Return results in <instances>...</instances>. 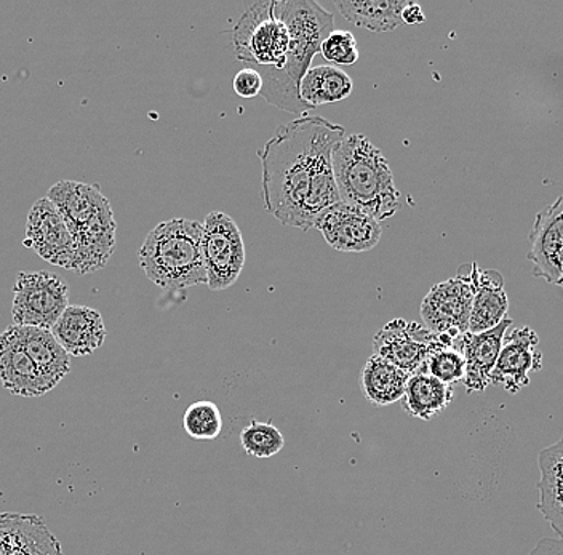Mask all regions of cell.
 <instances>
[{"mask_svg": "<svg viewBox=\"0 0 563 555\" xmlns=\"http://www.w3.org/2000/svg\"><path fill=\"white\" fill-rule=\"evenodd\" d=\"M344 126L320 115H301L280 125L258 151L264 209L284 226L314 230L317 217L340 202L333 151Z\"/></svg>", "mask_w": 563, "mask_h": 555, "instance_id": "6da1fadb", "label": "cell"}, {"mask_svg": "<svg viewBox=\"0 0 563 555\" xmlns=\"http://www.w3.org/2000/svg\"><path fill=\"white\" fill-rule=\"evenodd\" d=\"M276 16L287 26L290 36L287 62L282 69L269 66L252 69L263 79L260 97L301 118L312 108L299 98V84L311 69L314 56L320 54V45L334 31V16L314 0H276Z\"/></svg>", "mask_w": 563, "mask_h": 555, "instance_id": "7a4b0ae2", "label": "cell"}, {"mask_svg": "<svg viewBox=\"0 0 563 555\" xmlns=\"http://www.w3.org/2000/svg\"><path fill=\"white\" fill-rule=\"evenodd\" d=\"M65 218L76 251L73 273L91 274L103 269L115 251V223L111 203L101 189L87 182L63 179L48 191Z\"/></svg>", "mask_w": 563, "mask_h": 555, "instance_id": "3957f363", "label": "cell"}, {"mask_svg": "<svg viewBox=\"0 0 563 555\" xmlns=\"http://www.w3.org/2000/svg\"><path fill=\"white\" fill-rule=\"evenodd\" d=\"M333 175L341 202L350 203L376 221L396 215L400 192L385 154L367 136L354 133L334 147Z\"/></svg>", "mask_w": 563, "mask_h": 555, "instance_id": "277c9868", "label": "cell"}, {"mask_svg": "<svg viewBox=\"0 0 563 555\" xmlns=\"http://www.w3.org/2000/svg\"><path fill=\"white\" fill-rule=\"evenodd\" d=\"M202 233V224L188 218L157 224L139 252L140 266L147 279L165 290L207 286Z\"/></svg>", "mask_w": 563, "mask_h": 555, "instance_id": "5b68a950", "label": "cell"}, {"mask_svg": "<svg viewBox=\"0 0 563 555\" xmlns=\"http://www.w3.org/2000/svg\"><path fill=\"white\" fill-rule=\"evenodd\" d=\"M232 42L235 56L245 63V68H284L290 36L276 16V0L250 3L232 30Z\"/></svg>", "mask_w": 563, "mask_h": 555, "instance_id": "8992f818", "label": "cell"}, {"mask_svg": "<svg viewBox=\"0 0 563 555\" xmlns=\"http://www.w3.org/2000/svg\"><path fill=\"white\" fill-rule=\"evenodd\" d=\"M69 306V288L47 270L21 273L13 287V325L52 330Z\"/></svg>", "mask_w": 563, "mask_h": 555, "instance_id": "52a82bcc", "label": "cell"}, {"mask_svg": "<svg viewBox=\"0 0 563 555\" xmlns=\"http://www.w3.org/2000/svg\"><path fill=\"white\" fill-rule=\"evenodd\" d=\"M202 255L207 286L220 291L234 286L245 266V244L238 223L223 212H211L202 224Z\"/></svg>", "mask_w": 563, "mask_h": 555, "instance_id": "ba28073f", "label": "cell"}, {"mask_svg": "<svg viewBox=\"0 0 563 555\" xmlns=\"http://www.w3.org/2000/svg\"><path fill=\"white\" fill-rule=\"evenodd\" d=\"M455 346L449 335H438L417 322L394 319L373 338V354L413 375L442 347Z\"/></svg>", "mask_w": 563, "mask_h": 555, "instance_id": "9c48e42d", "label": "cell"}, {"mask_svg": "<svg viewBox=\"0 0 563 555\" xmlns=\"http://www.w3.org/2000/svg\"><path fill=\"white\" fill-rule=\"evenodd\" d=\"M473 301L471 265L461 266L456 277L432 287L422 300L420 314L426 329L453 340L464 335L470 332Z\"/></svg>", "mask_w": 563, "mask_h": 555, "instance_id": "30bf717a", "label": "cell"}, {"mask_svg": "<svg viewBox=\"0 0 563 555\" xmlns=\"http://www.w3.org/2000/svg\"><path fill=\"white\" fill-rule=\"evenodd\" d=\"M314 230L338 252L373 251L382 241V224L350 203L338 202L317 217Z\"/></svg>", "mask_w": 563, "mask_h": 555, "instance_id": "8fae6325", "label": "cell"}, {"mask_svg": "<svg viewBox=\"0 0 563 555\" xmlns=\"http://www.w3.org/2000/svg\"><path fill=\"white\" fill-rule=\"evenodd\" d=\"M24 245L53 266L74 270L76 251L65 218L51 199L35 200L26 221Z\"/></svg>", "mask_w": 563, "mask_h": 555, "instance_id": "7c38bea8", "label": "cell"}, {"mask_svg": "<svg viewBox=\"0 0 563 555\" xmlns=\"http://www.w3.org/2000/svg\"><path fill=\"white\" fill-rule=\"evenodd\" d=\"M537 332L530 326L510 330L503 340L501 353L496 360L490 385L503 386L506 391H522L530 382L531 371H540L543 356L538 351Z\"/></svg>", "mask_w": 563, "mask_h": 555, "instance_id": "4fadbf2b", "label": "cell"}, {"mask_svg": "<svg viewBox=\"0 0 563 555\" xmlns=\"http://www.w3.org/2000/svg\"><path fill=\"white\" fill-rule=\"evenodd\" d=\"M533 276L559 286L563 269V196L538 213L530 233Z\"/></svg>", "mask_w": 563, "mask_h": 555, "instance_id": "5bb4252c", "label": "cell"}, {"mask_svg": "<svg viewBox=\"0 0 563 555\" xmlns=\"http://www.w3.org/2000/svg\"><path fill=\"white\" fill-rule=\"evenodd\" d=\"M514 321L506 318L495 329L484 333H464L455 340V347L466 362L464 386L470 392H482L490 386L493 368L501 353L503 340Z\"/></svg>", "mask_w": 563, "mask_h": 555, "instance_id": "9a60e30c", "label": "cell"}, {"mask_svg": "<svg viewBox=\"0 0 563 555\" xmlns=\"http://www.w3.org/2000/svg\"><path fill=\"white\" fill-rule=\"evenodd\" d=\"M0 385L18 397H41L53 389L27 356L12 325L0 333Z\"/></svg>", "mask_w": 563, "mask_h": 555, "instance_id": "2e32d148", "label": "cell"}, {"mask_svg": "<svg viewBox=\"0 0 563 555\" xmlns=\"http://www.w3.org/2000/svg\"><path fill=\"white\" fill-rule=\"evenodd\" d=\"M53 336L73 357H87L103 346L106 326L100 312L87 306H68L52 329Z\"/></svg>", "mask_w": 563, "mask_h": 555, "instance_id": "e0dca14e", "label": "cell"}, {"mask_svg": "<svg viewBox=\"0 0 563 555\" xmlns=\"http://www.w3.org/2000/svg\"><path fill=\"white\" fill-rule=\"evenodd\" d=\"M471 277L474 282V301L471 309L470 333H484L495 329L508 314L509 300L505 291L503 276L496 270L478 269L471 263Z\"/></svg>", "mask_w": 563, "mask_h": 555, "instance_id": "ac0fdd59", "label": "cell"}, {"mask_svg": "<svg viewBox=\"0 0 563 555\" xmlns=\"http://www.w3.org/2000/svg\"><path fill=\"white\" fill-rule=\"evenodd\" d=\"M538 467L541 474L538 509L563 543V434L555 444L541 449Z\"/></svg>", "mask_w": 563, "mask_h": 555, "instance_id": "d6986e66", "label": "cell"}, {"mask_svg": "<svg viewBox=\"0 0 563 555\" xmlns=\"http://www.w3.org/2000/svg\"><path fill=\"white\" fill-rule=\"evenodd\" d=\"M16 338L23 344L27 356L33 358L41 374L47 379L53 389L63 378L68 377L70 356L63 349L62 344L53 336L52 330L37 326L13 325Z\"/></svg>", "mask_w": 563, "mask_h": 555, "instance_id": "ffe728a7", "label": "cell"}, {"mask_svg": "<svg viewBox=\"0 0 563 555\" xmlns=\"http://www.w3.org/2000/svg\"><path fill=\"white\" fill-rule=\"evenodd\" d=\"M408 0H334L341 15L372 33H390L402 26Z\"/></svg>", "mask_w": 563, "mask_h": 555, "instance_id": "44dd1931", "label": "cell"}, {"mask_svg": "<svg viewBox=\"0 0 563 555\" xmlns=\"http://www.w3.org/2000/svg\"><path fill=\"white\" fill-rule=\"evenodd\" d=\"M408 379L410 374L373 354L362 368L361 388L373 406H393L402 400Z\"/></svg>", "mask_w": 563, "mask_h": 555, "instance_id": "7402d4cb", "label": "cell"}, {"mask_svg": "<svg viewBox=\"0 0 563 555\" xmlns=\"http://www.w3.org/2000/svg\"><path fill=\"white\" fill-rule=\"evenodd\" d=\"M452 386L418 370L410 375L402 397L405 412L413 418L429 421L452 403Z\"/></svg>", "mask_w": 563, "mask_h": 555, "instance_id": "603a6c76", "label": "cell"}, {"mask_svg": "<svg viewBox=\"0 0 563 555\" xmlns=\"http://www.w3.org/2000/svg\"><path fill=\"white\" fill-rule=\"evenodd\" d=\"M354 82L336 66H316L305 74L299 84V98L312 109L340 103L351 97Z\"/></svg>", "mask_w": 563, "mask_h": 555, "instance_id": "cb8c5ba5", "label": "cell"}, {"mask_svg": "<svg viewBox=\"0 0 563 555\" xmlns=\"http://www.w3.org/2000/svg\"><path fill=\"white\" fill-rule=\"evenodd\" d=\"M7 555H65L58 537L35 514H16Z\"/></svg>", "mask_w": 563, "mask_h": 555, "instance_id": "d4e9b609", "label": "cell"}, {"mask_svg": "<svg viewBox=\"0 0 563 555\" xmlns=\"http://www.w3.org/2000/svg\"><path fill=\"white\" fill-rule=\"evenodd\" d=\"M183 428L196 441H213L223 430L220 409L209 400L192 403L183 417Z\"/></svg>", "mask_w": 563, "mask_h": 555, "instance_id": "484cf974", "label": "cell"}, {"mask_svg": "<svg viewBox=\"0 0 563 555\" xmlns=\"http://www.w3.org/2000/svg\"><path fill=\"white\" fill-rule=\"evenodd\" d=\"M241 444L249 455L255 458H271L285 445L284 435L273 424L252 421L241 434Z\"/></svg>", "mask_w": 563, "mask_h": 555, "instance_id": "4316f807", "label": "cell"}, {"mask_svg": "<svg viewBox=\"0 0 563 555\" xmlns=\"http://www.w3.org/2000/svg\"><path fill=\"white\" fill-rule=\"evenodd\" d=\"M421 370L438 378L443 385L452 386L463 381L466 362L455 346L442 347L426 360Z\"/></svg>", "mask_w": 563, "mask_h": 555, "instance_id": "83f0119b", "label": "cell"}, {"mask_svg": "<svg viewBox=\"0 0 563 555\" xmlns=\"http://www.w3.org/2000/svg\"><path fill=\"white\" fill-rule=\"evenodd\" d=\"M320 55L332 65L352 66L358 62L357 41L351 31L334 30L320 45Z\"/></svg>", "mask_w": 563, "mask_h": 555, "instance_id": "f1b7e54d", "label": "cell"}, {"mask_svg": "<svg viewBox=\"0 0 563 555\" xmlns=\"http://www.w3.org/2000/svg\"><path fill=\"white\" fill-rule=\"evenodd\" d=\"M232 87H234V91L239 97L255 98L262 93L263 79L255 69L244 68L235 74L234 80H232Z\"/></svg>", "mask_w": 563, "mask_h": 555, "instance_id": "f546056e", "label": "cell"}, {"mask_svg": "<svg viewBox=\"0 0 563 555\" xmlns=\"http://www.w3.org/2000/svg\"><path fill=\"white\" fill-rule=\"evenodd\" d=\"M16 512H0V555L9 554Z\"/></svg>", "mask_w": 563, "mask_h": 555, "instance_id": "4dcf8cb0", "label": "cell"}, {"mask_svg": "<svg viewBox=\"0 0 563 555\" xmlns=\"http://www.w3.org/2000/svg\"><path fill=\"white\" fill-rule=\"evenodd\" d=\"M528 555H563V543L559 537H541Z\"/></svg>", "mask_w": 563, "mask_h": 555, "instance_id": "1f68e13d", "label": "cell"}, {"mask_svg": "<svg viewBox=\"0 0 563 555\" xmlns=\"http://www.w3.org/2000/svg\"><path fill=\"white\" fill-rule=\"evenodd\" d=\"M426 21L424 13H422L421 7L417 5V3L410 2L407 7H405L402 13V23L410 24V26H415V24H422Z\"/></svg>", "mask_w": 563, "mask_h": 555, "instance_id": "d6a6232c", "label": "cell"}, {"mask_svg": "<svg viewBox=\"0 0 563 555\" xmlns=\"http://www.w3.org/2000/svg\"><path fill=\"white\" fill-rule=\"evenodd\" d=\"M559 286H561L563 288V269H562V279H561V284H559Z\"/></svg>", "mask_w": 563, "mask_h": 555, "instance_id": "836d02e7", "label": "cell"}]
</instances>
